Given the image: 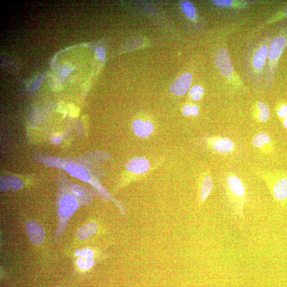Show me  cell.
Masks as SVG:
<instances>
[{"instance_id":"44dd1931","label":"cell","mask_w":287,"mask_h":287,"mask_svg":"<svg viewBox=\"0 0 287 287\" xmlns=\"http://www.w3.org/2000/svg\"><path fill=\"white\" fill-rule=\"evenodd\" d=\"M285 19H287V7L273 15L267 20L265 25L273 24Z\"/></svg>"},{"instance_id":"8992f818","label":"cell","mask_w":287,"mask_h":287,"mask_svg":"<svg viewBox=\"0 0 287 287\" xmlns=\"http://www.w3.org/2000/svg\"><path fill=\"white\" fill-rule=\"evenodd\" d=\"M192 81V76L186 73L179 76L170 85V91L175 95L182 96L189 89Z\"/></svg>"},{"instance_id":"52a82bcc","label":"cell","mask_w":287,"mask_h":287,"mask_svg":"<svg viewBox=\"0 0 287 287\" xmlns=\"http://www.w3.org/2000/svg\"><path fill=\"white\" fill-rule=\"evenodd\" d=\"M26 230L31 243L39 245L44 239V231L40 224L34 220H30L26 224Z\"/></svg>"},{"instance_id":"30bf717a","label":"cell","mask_w":287,"mask_h":287,"mask_svg":"<svg viewBox=\"0 0 287 287\" xmlns=\"http://www.w3.org/2000/svg\"><path fill=\"white\" fill-rule=\"evenodd\" d=\"M125 167L131 173L141 174L146 173L149 169L150 163L145 157H137L130 159Z\"/></svg>"},{"instance_id":"5bb4252c","label":"cell","mask_w":287,"mask_h":287,"mask_svg":"<svg viewBox=\"0 0 287 287\" xmlns=\"http://www.w3.org/2000/svg\"><path fill=\"white\" fill-rule=\"evenodd\" d=\"M272 194L274 198L279 201L287 199V177L278 179L272 187Z\"/></svg>"},{"instance_id":"484cf974","label":"cell","mask_w":287,"mask_h":287,"mask_svg":"<svg viewBox=\"0 0 287 287\" xmlns=\"http://www.w3.org/2000/svg\"><path fill=\"white\" fill-rule=\"evenodd\" d=\"M276 114L279 118L283 119L287 115V104H281L276 110Z\"/></svg>"},{"instance_id":"f1b7e54d","label":"cell","mask_w":287,"mask_h":287,"mask_svg":"<svg viewBox=\"0 0 287 287\" xmlns=\"http://www.w3.org/2000/svg\"><path fill=\"white\" fill-rule=\"evenodd\" d=\"M283 127L287 129V115L282 120Z\"/></svg>"},{"instance_id":"7402d4cb","label":"cell","mask_w":287,"mask_h":287,"mask_svg":"<svg viewBox=\"0 0 287 287\" xmlns=\"http://www.w3.org/2000/svg\"><path fill=\"white\" fill-rule=\"evenodd\" d=\"M10 187L15 191L20 190L23 186V183L21 179L13 176L6 178Z\"/></svg>"},{"instance_id":"6da1fadb","label":"cell","mask_w":287,"mask_h":287,"mask_svg":"<svg viewBox=\"0 0 287 287\" xmlns=\"http://www.w3.org/2000/svg\"><path fill=\"white\" fill-rule=\"evenodd\" d=\"M272 38L267 37L255 42L246 52V74L255 87H260L263 83L269 46Z\"/></svg>"},{"instance_id":"9a60e30c","label":"cell","mask_w":287,"mask_h":287,"mask_svg":"<svg viewBox=\"0 0 287 287\" xmlns=\"http://www.w3.org/2000/svg\"><path fill=\"white\" fill-rule=\"evenodd\" d=\"M97 225L94 222H89L80 227L77 232L78 237L82 240H85L93 236L96 232Z\"/></svg>"},{"instance_id":"4316f807","label":"cell","mask_w":287,"mask_h":287,"mask_svg":"<svg viewBox=\"0 0 287 287\" xmlns=\"http://www.w3.org/2000/svg\"><path fill=\"white\" fill-rule=\"evenodd\" d=\"M10 186H9L7 178H3L1 181V190L3 191H8L10 190Z\"/></svg>"},{"instance_id":"8fae6325","label":"cell","mask_w":287,"mask_h":287,"mask_svg":"<svg viewBox=\"0 0 287 287\" xmlns=\"http://www.w3.org/2000/svg\"><path fill=\"white\" fill-rule=\"evenodd\" d=\"M211 2L215 7L223 10H245L255 3L249 1H227V0H212Z\"/></svg>"},{"instance_id":"e0dca14e","label":"cell","mask_w":287,"mask_h":287,"mask_svg":"<svg viewBox=\"0 0 287 287\" xmlns=\"http://www.w3.org/2000/svg\"><path fill=\"white\" fill-rule=\"evenodd\" d=\"M213 187V182L212 177L209 174H206L203 178L200 190V199L204 201L208 198Z\"/></svg>"},{"instance_id":"7c38bea8","label":"cell","mask_w":287,"mask_h":287,"mask_svg":"<svg viewBox=\"0 0 287 287\" xmlns=\"http://www.w3.org/2000/svg\"><path fill=\"white\" fill-rule=\"evenodd\" d=\"M131 127L133 132L140 138L148 137L154 130V124L151 122L140 119L134 120Z\"/></svg>"},{"instance_id":"d4e9b609","label":"cell","mask_w":287,"mask_h":287,"mask_svg":"<svg viewBox=\"0 0 287 287\" xmlns=\"http://www.w3.org/2000/svg\"><path fill=\"white\" fill-rule=\"evenodd\" d=\"M75 254L79 257L93 258L94 256V252L90 248H84L77 249Z\"/></svg>"},{"instance_id":"ac0fdd59","label":"cell","mask_w":287,"mask_h":287,"mask_svg":"<svg viewBox=\"0 0 287 287\" xmlns=\"http://www.w3.org/2000/svg\"><path fill=\"white\" fill-rule=\"evenodd\" d=\"M271 138L270 135L264 131L259 132L253 137L252 142L253 146L257 149H262L270 145Z\"/></svg>"},{"instance_id":"83f0119b","label":"cell","mask_w":287,"mask_h":287,"mask_svg":"<svg viewBox=\"0 0 287 287\" xmlns=\"http://www.w3.org/2000/svg\"><path fill=\"white\" fill-rule=\"evenodd\" d=\"M62 140V137L59 134H55L51 138V141L53 145H59Z\"/></svg>"},{"instance_id":"cb8c5ba5","label":"cell","mask_w":287,"mask_h":287,"mask_svg":"<svg viewBox=\"0 0 287 287\" xmlns=\"http://www.w3.org/2000/svg\"><path fill=\"white\" fill-rule=\"evenodd\" d=\"M182 113L185 116H196L199 113V107L194 104L186 105L183 107Z\"/></svg>"},{"instance_id":"3957f363","label":"cell","mask_w":287,"mask_h":287,"mask_svg":"<svg viewBox=\"0 0 287 287\" xmlns=\"http://www.w3.org/2000/svg\"><path fill=\"white\" fill-rule=\"evenodd\" d=\"M286 48L287 27H285L273 37L269 46L263 81L265 88L270 87L274 84L278 65Z\"/></svg>"},{"instance_id":"ffe728a7","label":"cell","mask_w":287,"mask_h":287,"mask_svg":"<svg viewBox=\"0 0 287 287\" xmlns=\"http://www.w3.org/2000/svg\"><path fill=\"white\" fill-rule=\"evenodd\" d=\"M76 263L82 270H87L93 267L95 262L93 258L78 257Z\"/></svg>"},{"instance_id":"ba28073f","label":"cell","mask_w":287,"mask_h":287,"mask_svg":"<svg viewBox=\"0 0 287 287\" xmlns=\"http://www.w3.org/2000/svg\"><path fill=\"white\" fill-rule=\"evenodd\" d=\"M210 145L215 151L221 154H229L235 148L234 142L227 137H217L211 138Z\"/></svg>"},{"instance_id":"4fadbf2b","label":"cell","mask_w":287,"mask_h":287,"mask_svg":"<svg viewBox=\"0 0 287 287\" xmlns=\"http://www.w3.org/2000/svg\"><path fill=\"white\" fill-rule=\"evenodd\" d=\"M68 185L71 193L84 204H88L91 202L94 196L92 191L82 185L71 183Z\"/></svg>"},{"instance_id":"5b68a950","label":"cell","mask_w":287,"mask_h":287,"mask_svg":"<svg viewBox=\"0 0 287 287\" xmlns=\"http://www.w3.org/2000/svg\"><path fill=\"white\" fill-rule=\"evenodd\" d=\"M215 64L220 73L225 77L232 76L234 70L228 51L224 48L218 49L214 55Z\"/></svg>"},{"instance_id":"7a4b0ae2","label":"cell","mask_w":287,"mask_h":287,"mask_svg":"<svg viewBox=\"0 0 287 287\" xmlns=\"http://www.w3.org/2000/svg\"><path fill=\"white\" fill-rule=\"evenodd\" d=\"M81 201L71 193L68 184H61L58 187L56 200L57 228L53 236L57 242L65 231L68 223L74 212L82 205Z\"/></svg>"},{"instance_id":"277c9868","label":"cell","mask_w":287,"mask_h":287,"mask_svg":"<svg viewBox=\"0 0 287 287\" xmlns=\"http://www.w3.org/2000/svg\"><path fill=\"white\" fill-rule=\"evenodd\" d=\"M44 161L48 165L63 168L72 176L80 179V181L90 184L104 199L109 200L111 199V197L109 193L99 183L93 180L88 170L82 165L75 163L62 164L60 160H58V159L55 158H49Z\"/></svg>"},{"instance_id":"2e32d148","label":"cell","mask_w":287,"mask_h":287,"mask_svg":"<svg viewBox=\"0 0 287 287\" xmlns=\"http://www.w3.org/2000/svg\"><path fill=\"white\" fill-rule=\"evenodd\" d=\"M270 111L268 105L263 102H258L256 104V118L259 122H265L270 118Z\"/></svg>"},{"instance_id":"9c48e42d","label":"cell","mask_w":287,"mask_h":287,"mask_svg":"<svg viewBox=\"0 0 287 287\" xmlns=\"http://www.w3.org/2000/svg\"><path fill=\"white\" fill-rule=\"evenodd\" d=\"M229 192L237 198L243 199L245 195V188L240 179L235 175H229L226 179Z\"/></svg>"},{"instance_id":"603a6c76","label":"cell","mask_w":287,"mask_h":287,"mask_svg":"<svg viewBox=\"0 0 287 287\" xmlns=\"http://www.w3.org/2000/svg\"><path fill=\"white\" fill-rule=\"evenodd\" d=\"M204 88L198 85L193 86L190 90V95L193 100L199 101L204 94Z\"/></svg>"},{"instance_id":"d6986e66","label":"cell","mask_w":287,"mask_h":287,"mask_svg":"<svg viewBox=\"0 0 287 287\" xmlns=\"http://www.w3.org/2000/svg\"><path fill=\"white\" fill-rule=\"evenodd\" d=\"M182 10L190 19L194 20L196 17V11L194 5L189 2L183 1L181 3Z\"/></svg>"}]
</instances>
